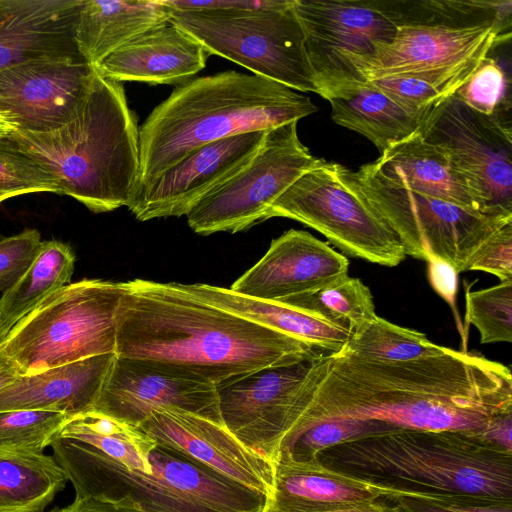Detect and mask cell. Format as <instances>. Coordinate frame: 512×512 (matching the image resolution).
<instances>
[{
	"label": "cell",
	"mask_w": 512,
	"mask_h": 512,
	"mask_svg": "<svg viewBox=\"0 0 512 512\" xmlns=\"http://www.w3.org/2000/svg\"><path fill=\"white\" fill-rule=\"evenodd\" d=\"M297 124L268 129L248 164L199 200L186 215L195 233H236L268 220L274 201L303 174L325 162L301 142Z\"/></svg>",
	"instance_id": "8fae6325"
},
{
	"label": "cell",
	"mask_w": 512,
	"mask_h": 512,
	"mask_svg": "<svg viewBox=\"0 0 512 512\" xmlns=\"http://www.w3.org/2000/svg\"><path fill=\"white\" fill-rule=\"evenodd\" d=\"M310 361L263 368L217 388L225 427L272 463L286 436L294 394Z\"/></svg>",
	"instance_id": "ac0fdd59"
},
{
	"label": "cell",
	"mask_w": 512,
	"mask_h": 512,
	"mask_svg": "<svg viewBox=\"0 0 512 512\" xmlns=\"http://www.w3.org/2000/svg\"><path fill=\"white\" fill-rule=\"evenodd\" d=\"M280 303L315 315L350 333L376 316L369 287L361 279L348 275L315 291L286 298Z\"/></svg>",
	"instance_id": "836d02e7"
},
{
	"label": "cell",
	"mask_w": 512,
	"mask_h": 512,
	"mask_svg": "<svg viewBox=\"0 0 512 512\" xmlns=\"http://www.w3.org/2000/svg\"><path fill=\"white\" fill-rule=\"evenodd\" d=\"M274 487L264 512H331L380 501L374 487L333 472L317 460L298 462L278 457Z\"/></svg>",
	"instance_id": "d4e9b609"
},
{
	"label": "cell",
	"mask_w": 512,
	"mask_h": 512,
	"mask_svg": "<svg viewBox=\"0 0 512 512\" xmlns=\"http://www.w3.org/2000/svg\"><path fill=\"white\" fill-rule=\"evenodd\" d=\"M294 8L317 94L328 101L364 86L351 61L371 56L377 43L389 44L396 34L377 1L294 0Z\"/></svg>",
	"instance_id": "4fadbf2b"
},
{
	"label": "cell",
	"mask_w": 512,
	"mask_h": 512,
	"mask_svg": "<svg viewBox=\"0 0 512 512\" xmlns=\"http://www.w3.org/2000/svg\"><path fill=\"white\" fill-rule=\"evenodd\" d=\"M368 164L395 184L484 213L508 214L493 210L450 156L419 132L390 146Z\"/></svg>",
	"instance_id": "603a6c76"
},
{
	"label": "cell",
	"mask_w": 512,
	"mask_h": 512,
	"mask_svg": "<svg viewBox=\"0 0 512 512\" xmlns=\"http://www.w3.org/2000/svg\"><path fill=\"white\" fill-rule=\"evenodd\" d=\"M397 429L400 428L379 421L320 422L286 438L280 446L277 458L285 457L298 462L314 461L321 451L329 447Z\"/></svg>",
	"instance_id": "e575fe53"
},
{
	"label": "cell",
	"mask_w": 512,
	"mask_h": 512,
	"mask_svg": "<svg viewBox=\"0 0 512 512\" xmlns=\"http://www.w3.org/2000/svg\"><path fill=\"white\" fill-rule=\"evenodd\" d=\"M325 468L391 494L464 495L512 502V454L480 434L397 429L321 451Z\"/></svg>",
	"instance_id": "3957f363"
},
{
	"label": "cell",
	"mask_w": 512,
	"mask_h": 512,
	"mask_svg": "<svg viewBox=\"0 0 512 512\" xmlns=\"http://www.w3.org/2000/svg\"><path fill=\"white\" fill-rule=\"evenodd\" d=\"M156 443L185 454L268 498L274 465L243 445L223 423L176 407L153 410L138 426Z\"/></svg>",
	"instance_id": "d6986e66"
},
{
	"label": "cell",
	"mask_w": 512,
	"mask_h": 512,
	"mask_svg": "<svg viewBox=\"0 0 512 512\" xmlns=\"http://www.w3.org/2000/svg\"><path fill=\"white\" fill-rule=\"evenodd\" d=\"M316 111L308 96L255 74L228 70L190 79L139 127L140 185L208 143L299 121Z\"/></svg>",
	"instance_id": "5b68a950"
},
{
	"label": "cell",
	"mask_w": 512,
	"mask_h": 512,
	"mask_svg": "<svg viewBox=\"0 0 512 512\" xmlns=\"http://www.w3.org/2000/svg\"><path fill=\"white\" fill-rule=\"evenodd\" d=\"M95 68L70 60H34L0 70V118L14 130L49 132L66 124Z\"/></svg>",
	"instance_id": "e0dca14e"
},
{
	"label": "cell",
	"mask_w": 512,
	"mask_h": 512,
	"mask_svg": "<svg viewBox=\"0 0 512 512\" xmlns=\"http://www.w3.org/2000/svg\"><path fill=\"white\" fill-rule=\"evenodd\" d=\"M82 0H0V70L34 60L84 62L75 30Z\"/></svg>",
	"instance_id": "44dd1931"
},
{
	"label": "cell",
	"mask_w": 512,
	"mask_h": 512,
	"mask_svg": "<svg viewBox=\"0 0 512 512\" xmlns=\"http://www.w3.org/2000/svg\"><path fill=\"white\" fill-rule=\"evenodd\" d=\"M419 133L450 156L493 210L512 214L510 115H482L452 95L426 113Z\"/></svg>",
	"instance_id": "5bb4252c"
},
{
	"label": "cell",
	"mask_w": 512,
	"mask_h": 512,
	"mask_svg": "<svg viewBox=\"0 0 512 512\" xmlns=\"http://www.w3.org/2000/svg\"><path fill=\"white\" fill-rule=\"evenodd\" d=\"M58 193L54 177L5 138L0 140V203L28 193Z\"/></svg>",
	"instance_id": "f35d334b"
},
{
	"label": "cell",
	"mask_w": 512,
	"mask_h": 512,
	"mask_svg": "<svg viewBox=\"0 0 512 512\" xmlns=\"http://www.w3.org/2000/svg\"><path fill=\"white\" fill-rule=\"evenodd\" d=\"M65 512H140L122 502L76 497Z\"/></svg>",
	"instance_id": "bcb514c9"
},
{
	"label": "cell",
	"mask_w": 512,
	"mask_h": 512,
	"mask_svg": "<svg viewBox=\"0 0 512 512\" xmlns=\"http://www.w3.org/2000/svg\"><path fill=\"white\" fill-rule=\"evenodd\" d=\"M115 354L19 375L0 389V411L43 410L69 417L93 409Z\"/></svg>",
	"instance_id": "cb8c5ba5"
},
{
	"label": "cell",
	"mask_w": 512,
	"mask_h": 512,
	"mask_svg": "<svg viewBox=\"0 0 512 512\" xmlns=\"http://www.w3.org/2000/svg\"><path fill=\"white\" fill-rule=\"evenodd\" d=\"M453 95L485 116L511 114L510 76L490 55Z\"/></svg>",
	"instance_id": "74e56055"
},
{
	"label": "cell",
	"mask_w": 512,
	"mask_h": 512,
	"mask_svg": "<svg viewBox=\"0 0 512 512\" xmlns=\"http://www.w3.org/2000/svg\"><path fill=\"white\" fill-rule=\"evenodd\" d=\"M49 447L76 497L118 501L140 512H264L267 504L264 494L158 443L148 456L149 474L60 429Z\"/></svg>",
	"instance_id": "8992f818"
},
{
	"label": "cell",
	"mask_w": 512,
	"mask_h": 512,
	"mask_svg": "<svg viewBox=\"0 0 512 512\" xmlns=\"http://www.w3.org/2000/svg\"><path fill=\"white\" fill-rule=\"evenodd\" d=\"M11 330V327H9L1 318L0 316V348L6 341V338Z\"/></svg>",
	"instance_id": "681fc988"
},
{
	"label": "cell",
	"mask_w": 512,
	"mask_h": 512,
	"mask_svg": "<svg viewBox=\"0 0 512 512\" xmlns=\"http://www.w3.org/2000/svg\"><path fill=\"white\" fill-rule=\"evenodd\" d=\"M115 356L157 362L216 388L263 368L323 353L289 335L208 304L182 283L123 282Z\"/></svg>",
	"instance_id": "7a4b0ae2"
},
{
	"label": "cell",
	"mask_w": 512,
	"mask_h": 512,
	"mask_svg": "<svg viewBox=\"0 0 512 512\" xmlns=\"http://www.w3.org/2000/svg\"><path fill=\"white\" fill-rule=\"evenodd\" d=\"M480 437L490 446L512 454V411L494 417Z\"/></svg>",
	"instance_id": "f6af8a7d"
},
{
	"label": "cell",
	"mask_w": 512,
	"mask_h": 512,
	"mask_svg": "<svg viewBox=\"0 0 512 512\" xmlns=\"http://www.w3.org/2000/svg\"><path fill=\"white\" fill-rule=\"evenodd\" d=\"M170 20L211 55L226 58L293 90L317 93L294 0L243 9L172 11Z\"/></svg>",
	"instance_id": "9c48e42d"
},
{
	"label": "cell",
	"mask_w": 512,
	"mask_h": 512,
	"mask_svg": "<svg viewBox=\"0 0 512 512\" xmlns=\"http://www.w3.org/2000/svg\"><path fill=\"white\" fill-rule=\"evenodd\" d=\"M447 349L431 342L424 333L376 315L353 331L339 352L363 359L397 362L443 354Z\"/></svg>",
	"instance_id": "d6a6232c"
},
{
	"label": "cell",
	"mask_w": 512,
	"mask_h": 512,
	"mask_svg": "<svg viewBox=\"0 0 512 512\" xmlns=\"http://www.w3.org/2000/svg\"><path fill=\"white\" fill-rule=\"evenodd\" d=\"M266 131L242 133L197 148L140 185L128 209L139 221L186 216L207 193L248 164Z\"/></svg>",
	"instance_id": "2e32d148"
},
{
	"label": "cell",
	"mask_w": 512,
	"mask_h": 512,
	"mask_svg": "<svg viewBox=\"0 0 512 512\" xmlns=\"http://www.w3.org/2000/svg\"><path fill=\"white\" fill-rule=\"evenodd\" d=\"M17 376L18 373L11 364L0 360V389L12 383Z\"/></svg>",
	"instance_id": "c3c4849f"
},
{
	"label": "cell",
	"mask_w": 512,
	"mask_h": 512,
	"mask_svg": "<svg viewBox=\"0 0 512 512\" xmlns=\"http://www.w3.org/2000/svg\"><path fill=\"white\" fill-rule=\"evenodd\" d=\"M198 299L263 327L301 340L322 352H337L351 333L286 304L239 294L209 284H182Z\"/></svg>",
	"instance_id": "4316f807"
},
{
	"label": "cell",
	"mask_w": 512,
	"mask_h": 512,
	"mask_svg": "<svg viewBox=\"0 0 512 512\" xmlns=\"http://www.w3.org/2000/svg\"><path fill=\"white\" fill-rule=\"evenodd\" d=\"M13 130L10 124L0 118V140L6 138Z\"/></svg>",
	"instance_id": "f907efd6"
},
{
	"label": "cell",
	"mask_w": 512,
	"mask_h": 512,
	"mask_svg": "<svg viewBox=\"0 0 512 512\" xmlns=\"http://www.w3.org/2000/svg\"><path fill=\"white\" fill-rule=\"evenodd\" d=\"M428 279L435 290L451 307L457 321L460 333L463 335L464 329L456 308V294L458 287V272L449 263L437 258L431 257L428 261Z\"/></svg>",
	"instance_id": "ee69618b"
},
{
	"label": "cell",
	"mask_w": 512,
	"mask_h": 512,
	"mask_svg": "<svg viewBox=\"0 0 512 512\" xmlns=\"http://www.w3.org/2000/svg\"><path fill=\"white\" fill-rule=\"evenodd\" d=\"M351 187L392 228L406 255L437 257L458 273L467 271L488 240L512 223V214L484 213L395 184L369 164L358 171L344 166Z\"/></svg>",
	"instance_id": "ba28073f"
},
{
	"label": "cell",
	"mask_w": 512,
	"mask_h": 512,
	"mask_svg": "<svg viewBox=\"0 0 512 512\" xmlns=\"http://www.w3.org/2000/svg\"><path fill=\"white\" fill-rule=\"evenodd\" d=\"M123 282L82 279L51 294L18 321L0 360L29 375L90 357L115 354Z\"/></svg>",
	"instance_id": "52a82bcc"
},
{
	"label": "cell",
	"mask_w": 512,
	"mask_h": 512,
	"mask_svg": "<svg viewBox=\"0 0 512 512\" xmlns=\"http://www.w3.org/2000/svg\"><path fill=\"white\" fill-rule=\"evenodd\" d=\"M163 407L223 423L213 384L164 364L117 356L92 410L138 427L153 410Z\"/></svg>",
	"instance_id": "9a60e30c"
},
{
	"label": "cell",
	"mask_w": 512,
	"mask_h": 512,
	"mask_svg": "<svg viewBox=\"0 0 512 512\" xmlns=\"http://www.w3.org/2000/svg\"><path fill=\"white\" fill-rule=\"evenodd\" d=\"M494 25H399L389 44L351 64L366 80L410 76L427 81L444 98L452 96L494 46L510 41Z\"/></svg>",
	"instance_id": "7c38bea8"
},
{
	"label": "cell",
	"mask_w": 512,
	"mask_h": 512,
	"mask_svg": "<svg viewBox=\"0 0 512 512\" xmlns=\"http://www.w3.org/2000/svg\"><path fill=\"white\" fill-rule=\"evenodd\" d=\"M510 411V368L478 353L448 348L394 362L323 352L310 361L295 391L284 440L331 420L481 434Z\"/></svg>",
	"instance_id": "6da1fadb"
},
{
	"label": "cell",
	"mask_w": 512,
	"mask_h": 512,
	"mask_svg": "<svg viewBox=\"0 0 512 512\" xmlns=\"http://www.w3.org/2000/svg\"><path fill=\"white\" fill-rule=\"evenodd\" d=\"M11 145L94 213L128 207L140 185L138 119L122 83L95 70L72 118L49 132L13 130Z\"/></svg>",
	"instance_id": "277c9868"
},
{
	"label": "cell",
	"mask_w": 512,
	"mask_h": 512,
	"mask_svg": "<svg viewBox=\"0 0 512 512\" xmlns=\"http://www.w3.org/2000/svg\"><path fill=\"white\" fill-rule=\"evenodd\" d=\"M203 45L170 19L123 44L95 70L119 83L182 84L205 68Z\"/></svg>",
	"instance_id": "7402d4cb"
},
{
	"label": "cell",
	"mask_w": 512,
	"mask_h": 512,
	"mask_svg": "<svg viewBox=\"0 0 512 512\" xmlns=\"http://www.w3.org/2000/svg\"><path fill=\"white\" fill-rule=\"evenodd\" d=\"M349 262L304 230L290 229L272 240L264 256L240 276L231 290L280 302L320 289L346 275Z\"/></svg>",
	"instance_id": "ffe728a7"
},
{
	"label": "cell",
	"mask_w": 512,
	"mask_h": 512,
	"mask_svg": "<svg viewBox=\"0 0 512 512\" xmlns=\"http://www.w3.org/2000/svg\"><path fill=\"white\" fill-rule=\"evenodd\" d=\"M40 232L24 231L0 240V292L13 287L35 259L41 247Z\"/></svg>",
	"instance_id": "60d3db41"
},
{
	"label": "cell",
	"mask_w": 512,
	"mask_h": 512,
	"mask_svg": "<svg viewBox=\"0 0 512 512\" xmlns=\"http://www.w3.org/2000/svg\"><path fill=\"white\" fill-rule=\"evenodd\" d=\"M335 123L369 139L382 153L418 133L428 112H410L370 82L345 96L329 100Z\"/></svg>",
	"instance_id": "83f0119b"
},
{
	"label": "cell",
	"mask_w": 512,
	"mask_h": 512,
	"mask_svg": "<svg viewBox=\"0 0 512 512\" xmlns=\"http://www.w3.org/2000/svg\"><path fill=\"white\" fill-rule=\"evenodd\" d=\"M331 512H400V510L395 505L386 504L380 500L370 505L358 506Z\"/></svg>",
	"instance_id": "7dc6e473"
},
{
	"label": "cell",
	"mask_w": 512,
	"mask_h": 512,
	"mask_svg": "<svg viewBox=\"0 0 512 512\" xmlns=\"http://www.w3.org/2000/svg\"><path fill=\"white\" fill-rule=\"evenodd\" d=\"M468 270L493 274L500 281L512 280V223L503 226L488 240Z\"/></svg>",
	"instance_id": "7bdbcfd3"
},
{
	"label": "cell",
	"mask_w": 512,
	"mask_h": 512,
	"mask_svg": "<svg viewBox=\"0 0 512 512\" xmlns=\"http://www.w3.org/2000/svg\"><path fill=\"white\" fill-rule=\"evenodd\" d=\"M44 512H65V511H64V507H58V506H56V507H53V508H51V509H47V510H46V511H44Z\"/></svg>",
	"instance_id": "816d5d0a"
},
{
	"label": "cell",
	"mask_w": 512,
	"mask_h": 512,
	"mask_svg": "<svg viewBox=\"0 0 512 512\" xmlns=\"http://www.w3.org/2000/svg\"><path fill=\"white\" fill-rule=\"evenodd\" d=\"M343 168L325 161L303 174L274 201L268 219L296 220L320 232L345 255L397 266L406 257L401 240L351 187Z\"/></svg>",
	"instance_id": "30bf717a"
},
{
	"label": "cell",
	"mask_w": 512,
	"mask_h": 512,
	"mask_svg": "<svg viewBox=\"0 0 512 512\" xmlns=\"http://www.w3.org/2000/svg\"><path fill=\"white\" fill-rule=\"evenodd\" d=\"M397 26L442 24L453 26L494 25L511 36L512 2L483 0L377 1Z\"/></svg>",
	"instance_id": "4dcf8cb0"
},
{
	"label": "cell",
	"mask_w": 512,
	"mask_h": 512,
	"mask_svg": "<svg viewBox=\"0 0 512 512\" xmlns=\"http://www.w3.org/2000/svg\"><path fill=\"white\" fill-rule=\"evenodd\" d=\"M67 483L50 455L0 452V512H44Z\"/></svg>",
	"instance_id": "f1b7e54d"
},
{
	"label": "cell",
	"mask_w": 512,
	"mask_h": 512,
	"mask_svg": "<svg viewBox=\"0 0 512 512\" xmlns=\"http://www.w3.org/2000/svg\"><path fill=\"white\" fill-rule=\"evenodd\" d=\"M60 431L89 443L129 470L151 473L156 442L138 427L90 410L68 417Z\"/></svg>",
	"instance_id": "1f68e13d"
},
{
	"label": "cell",
	"mask_w": 512,
	"mask_h": 512,
	"mask_svg": "<svg viewBox=\"0 0 512 512\" xmlns=\"http://www.w3.org/2000/svg\"><path fill=\"white\" fill-rule=\"evenodd\" d=\"M170 17L164 0H82L75 30L78 51L95 68L117 48Z\"/></svg>",
	"instance_id": "484cf974"
},
{
	"label": "cell",
	"mask_w": 512,
	"mask_h": 512,
	"mask_svg": "<svg viewBox=\"0 0 512 512\" xmlns=\"http://www.w3.org/2000/svg\"><path fill=\"white\" fill-rule=\"evenodd\" d=\"M368 82L396 104L414 113L427 112L444 99L434 86L415 77L389 76Z\"/></svg>",
	"instance_id": "b9f144b4"
},
{
	"label": "cell",
	"mask_w": 512,
	"mask_h": 512,
	"mask_svg": "<svg viewBox=\"0 0 512 512\" xmlns=\"http://www.w3.org/2000/svg\"><path fill=\"white\" fill-rule=\"evenodd\" d=\"M75 260L67 244L57 240L42 241L29 268L0 297L2 320L12 328L47 297L70 284Z\"/></svg>",
	"instance_id": "f546056e"
},
{
	"label": "cell",
	"mask_w": 512,
	"mask_h": 512,
	"mask_svg": "<svg viewBox=\"0 0 512 512\" xmlns=\"http://www.w3.org/2000/svg\"><path fill=\"white\" fill-rule=\"evenodd\" d=\"M465 322L480 333L482 344L512 341V280L466 291Z\"/></svg>",
	"instance_id": "8d00e7d4"
},
{
	"label": "cell",
	"mask_w": 512,
	"mask_h": 512,
	"mask_svg": "<svg viewBox=\"0 0 512 512\" xmlns=\"http://www.w3.org/2000/svg\"><path fill=\"white\" fill-rule=\"evenodd\" d=\"M400 512H512V502L464 495L391 494Z\"/></svg>",
	"instance_id": "ab89813d"
},
{
	"label": "cell",
	"mask_w": 512,
	"mask_h": 512,
	"mask_svg": "<svg viewBox=\"0 0 512 512\" xmlns=\"http://www.w3.org/2000/svg\"><path fill=\"white\" fill-rule=\"evenodd\" d=\"M68 417L43 410L0 411V452L44 453Z\"/></svg>",
	"instance_id": "d590c367"
}]
</instances>
